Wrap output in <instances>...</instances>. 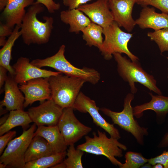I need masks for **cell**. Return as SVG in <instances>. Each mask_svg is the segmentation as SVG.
Wrapping results in <instances>:
<instances>
[{
	"instance_id": "obj_1",
	"label": "cell",
	"mask_w": 168,
	"mask_h": 168,
	"mask_svg": "<svg viewBox=\"0 0 168 168\" xmlns=\"http://www.w3.org/2000/svg\"><path fill=\"white\" fill-rule=\"evenodd\" d=\"M44 10L43 5L35 2L26 12L20 30L23 42L26 44H42L49 41L54 20L52 17L46 16L43 17L44 22L38 19L37 15Z\"/></svg>"
},
{
	"instance_id": "obj_2",
	"label": "cell",
	"mask_w": 168,
	"mask_h": 168,
	"mask_svg": "<svg viewBox=\"0 0 168 168\" xmlns=\"http://www.w3.org/2000/svg\"><path fill=\"white\" fill-rule=\"evenodd\" d=\"M65 45L63 44L53 55L44 59H33L30 63L39 68H52L65 75L82 79L92 84L97 83L100 78L99 72L93 68L84 67L81 69L74 66L65 57Z\"/></svg>"
},
{
	"instance_id": "obj_3",
	"label": "cell",
	"mask_w": 168,
	"mask_h": 168,
	"mask_svg": "<svg viewBox=\"0 0 168 168\" xmlns=\"http://www.w3.org/2000/svg\"><path fill=\"white\" fill-rule=\"evenodd\" d=\"M117 63V71L120 76L128 82L131 93H136L137 89L135 82L139 83L158 95L162 93L156 85V81L154 77L148 73L141 67L138 61H133L123 56L121 54H113Z\"/></svg>"
},
{
	"instance_id": "obj_4",
	"label": "cell",
	"mask_w": 168,
	"mask_h": 168,
	"mask_svg": "<svg viewBox=\"0 0 168 168\" xmlns=\"http://www.w3.org/2000/svg\"><path fill=\"white\" fill-rule=\"evenodd\" d=\"M93 135L92 138L86 136L85 142L78 145L77 148L88 153L104 156L113 164L120 168L123 164L115 157H122V150H126L127 147L117 139L111 137L108 138L105 132L99 130H97V135L95 132Z\"/></svg>"
},
{
	"instance_id": "obj_5",
	"label": "cell",
	"mask_w": 168,
	"mask_h": 168,
	"mask_svg": "<svg viewBox=\"0 0 168 168\" xmlns=\"http://www.w3.org/2000/svg\"><path fill=\"white\" fill-rule=\"evenodd\" d=\"M62 74L48 78L51 99L63 109L72 107L86 82L79 78Z\"/></svg>"
},
{
	"instance_id": "obj_6",
	"label": "cell",
	"mask_w": 168,
	"mask_h": 168,
	"mask_svg": "<svg viewBox=\"0 0 168 168\" xmlns=\"http://www.w3.org/2000/svg\"><path fill=\"white\" fill-rule=\"evenodd\" d=\"M114 21L109 26L103 28L105 39L101 47L99 49L105 59L112 58L115 53L127 55L133 61H138L139 59L129 50L128 42L133 34L121 30Z\"/></svg>"
},
{
	"instance_id": "obj_7",
	"label": "cell",
	"mask_w": 168,
	"mask_h": 168,
	"mask_svg": "<svg viewBox=\"0 0 168 168\" xmlns=\"http://www.w3.org/2000/svg\"><path fill=\"white\" fill-rule=\"evenodd\" d=\"M134 98V95L132 93L127 94L124 99L123 109L121 112L114 111L105 108L100 110L111 118L114 124L131 133L139 144L143 145L144 136L147 135L148 132L147 128L140 126L134 118L133 108L131 105Z\"/></svg>"
},
{
	"instance_id": "obj_8",
	"label": "cell",
	"mask_w": 168,
	"mask_h": 168,
	"mask_svg": "<svg viewBox=\"0 0 168 168\" xmlns=\"http://www.w3.org/2000/svg\"><path fill=\"white\" fill-rule=\"evenodd\" d=\"M36 126L34 124L9 142L0 157V163L8 167L25 168V154L34 136Z\"/></svg>"
},
{
	"instance_id": "obj_9",
	"label": "cell",
	"mask_w": 168,
	"mask_h": 168,
	"mask_svg": "<svg viewBox=\"0 0 168 168\" xmlns=\"http://www.w3.org/2000/svg\"><path fill=\"white\" fill-rule=\"evenodd\" d=\"M72 107L63 109L57 125L67 145L74 144L92 130L76 117Z\"/></svg>"
},
{
	"instance_id": "obj_10",
	"label": "cell",
	"mask_w": 168,
	"mask_h": 168,
	"mask_svg": "<svg viewBox=\"0 0 168 168\" xmlns=\"http://www.w3.org/2000/svg\"><path fill=\"white\" fill-rule=\"evenodd\" d=\"M74 110L84 113H88L92 117L93 122L102 128L112 137L118 140L121 138L119 130L113 124L108 122L99 112L100 108L95 101L80 92L73 105Z\"/></svg>"
},
{
	"instance_id": "obj_11",
	"label": "cell",
	"mask_w": 168,
	"mask_h": 168,
	"mask_svg": "<svg viewBox=\"0 0 168 168\" xmlns=\"http://www.w3.org/2000/svg\"><path fill=\"white\" fill-rule=\"evenodd\" d=\"M63 109L51 98L27 111L32 122L37 126L57 125Z\"/></svg>"
},
{
	"instance_id": "obj_12",
	"label": "cell",
	"mask_w": 168,
	"mask_h": 168,
	"mask_svg": "<svg viewBox=\"0 0 168 168\" xmlns=\"http://www.w3.org/2000/svg\"><path fill=\"white\" fill-rule=\"evenodd\" d=\"M19 87L24 95V107L36 101L41 103L51 98L48 78H38L19 84Z\"/></svg>"
},
{
	"instance_id": "obj_13",
	"label": "cell",
	"mask_w": 168,
	"mask_h": 168,
	"mask_svg": "<svg viewBox=\"0 0 168 168\" xmlns=\"http://www.w3.org/2000/svg\"><path fill=\"white\" fill-rule=\"evenodd\" d=\"M12 67L14 71V79L18 84L35 78H49L62 73L38 68L31 63L29 58L23 57L19 58Z\"/></svg>"
},
{
	"instance_id": "obj_14",
	"label": "cell",
	"mask_w": 168,
	"mask_h": 168,
	"mask_svg": "<svg viewBox=\"0 0 168 168\" xmlns=\"http://www.w3.org/2000/svg\"><path fill=\"white\" fill-rule=\"evenodd\" d=\"M136 0H109V6L114 21L119 27L131 32L136 25L132 16L134 5Z\"/></svg>"
},
{
	"instance_id": "obj_15",
	"label": "cell",
	"mask_w": 168,
	"mask_h": 168,
	"mask_svg": "<svg viewBox=\"0 0 168 168\" xmlns=\"http://www.w3.org/2000/svg\"><path fill=\"white\" fill-rule=\"evenodd\" d=\"M77 9L85 14L91 22L103 28L114 21L108 0H97L90 4L81 5Z\"/></svg>"
},
{
	"instance_id": "obj_16",
	"label": "cell",
	"mask_w": 168,
	"mask_h": 168,
	"mask_svg": "<svg viewBox=\"0 0 168 168\" xmlns=\"http://www.w3.org/2000/svg\"><path fill=\"white\" fill-rule=\"evenodd\" d=\"M14 76L9 73L4 85L5 95L0 102V107L4 106L9 111L23 109L25 98Z\"/></svg>"
},
{
	"instance_id": "obj_17",
	"label": "cell",
	"mask_w": 168,
	"mask_h": 168,
	"mask_svg": "<svg viewBox=\"0 0 168 168\" xmlns=\"http://www.w3.org/2000/svg\"><path fill=\"white\" fill-rule=\"evenodd\" d=\"M135 21L136 25L142 29L149 28L157 30L168 28V14L157 13L153 7L147 6L144 7Z\"/></svg>"
},
{
	"instance_id": "obj_18",
	"label": "cell",
	"mask_w": 168,
	"mask_h": 168,
	"mask_svg": "<svg viewBox=\"0 0 168 168\" xmlns=\"http://www.w3.org/2000/svg\"><path fill=\"white\" fill-rule=\"evenodd\" d=\"M34 133L35 136H39L44 138L51 147L54 153L66 152L67 145L57 125L40 126Z\"/></svg>"
},
{
	"instance_id": "obj_19",
	"label": "cell",
	"mask_w": 168,
	"mask_h": 168,
	"mask_svg": "<svg viewBox=\"0 0 168 168\" xmlns=\"http://www.w3.org/2000/svg\"><path fill=\"white\" fill-rule=\"evenodd\" d=\"M149 94L152 98L149 102L133 108L134 116L137 118H140L142 116L143 111L151 110L156 112L157 117L164 119L168 113V97L154 95L151 92Z\"/></svg>"
},
{
	"instance_id": "obj_20",
	"label": "cell",
	"mask_w": 168,
	"mask_h": 168,
	"mask_svg": "<svg viewBox=\"0 0 168 168\" xmlns=\"http://www.w3.org/2000/svg\"><path fill=\"white\" fill-rule=\"evenodd\" d=\"M61 21L69 25V31L78 34L91 22V20L84 13L77 9L63 11L60 13Z\"/></svg>"
},
{
	"instance_id": "obj_21",
	"label": "cell",
	"mask_w": 168,
	"mask_h": 168,
	"mask_svg": "<svg viewBox=\"0 0 168 168\" xmlns=\"http://www.w3.org/2000/svg\"><path fill=\"white\" fill-rule=\"evenodd\" d=\"M50 146L43 137L35 136L32 139L25 153L26 163L54 154Z\"/></svg>"
},
{
	"instance_id": "obj_22",
	"label": "cell",
	"mask_w": 168,
	"mask_h": 168,
	"mask_svg": "<svg viewBox=\"0 0 168 168\" xmlns=\"http://www.w3.org/2000/svg\"><path fill=\"white\" fill-rule=\"evenodd\" d=\"M32 122L27 112L22 110L10 111L5 122L0 127V135L1 136L18 126L26 128Z\"/></svg>"
},
{
	"instance_id": "obj_23",
	"label": "cell",
	"mask_w": 168,
	"mask_h": 168,
	"mask_svg": "<svg viewBox=\"0 0 168 168\" xmlns=\"http://www.w3.org/2000/svg\"><path fill=\"white\" fill-rule=\"evenodd\" d=\"M26 12L24 7L13 0H9L2 13L5 23L12 29L15 25L20 26Z\"/></svg>"
},
{
	"instance_id": "obj_24",
	"label": "cell",
	"mask_w": 168,
	"mask_h": 168,
	"mask_svg": "<svg viewBox=\"0 0 168 168\" xmlns=\"http://www.w3.org/2000/svg\"><path fill=\"white\" fill-rule=\"evenodd\" d=\"M20 30V26H16L6 43L0 50V66L6 68L9 73L14 76V70L10 65V62L12 59V47L16 40L21 36Z\"/></svg>"
},
{
	"instance_id": "obj_25",
	"label": "cell",
	"mask_w": 168,
	"mask_h": 168,
	"mask_svg": "<svg viewBox=\"0 0 168 168\" xmlns=\"http://www.w3.org/2000/svg\"><path fill=\"white\" fill-rule=\"evenodd\" d=\"M82 32L86 45L90 47L93 46L99 49L101 47L103 42L102 36L103 29L102 27L91 22Z\"/></svg>"
},
{
	"instance_id": "obj_26",
	"label": "cell",
	"mask_w": 168,
	"mask_h": 168,
	"mask_svg": "<svg viewBox=\"0 0 168 168\" xmlns=\"http://www.w3.org/2000/svg\"><path fill=\"white\" fill-rule=\"evenodd\" d=\"M67 152L54 153L27 162L25 168H51L62 161L66 156Z\"/></svg>"
},
{
	"instance_id": "obj_27",
	"label": "cell",
	"mask_w": 168,
	"mask_h": 168,
	"mask_svg": "<svg viewBox=\"0 0 168 168\" xmlns=\"http://www.w3.org/2000/svg\"><path fill=\"white\" fill-rule=\"evenodd\" d=\"M66 153L67 158L63 160L66 168H82V158L84 152L75 148L74 144L69 146Z\"/></svg>"
},
{
	"instance_id": "obj_28",
	"label": "cell",
	"mask_w": 168,
	"mask_h": 168,
	"mask_svg": "<svg viewBox=\"0 0 168 168\" xmlns=\"http://www.w3.org/2000/svg\"><path fill=\"white\" fill-rule=\"evenodd\" d=\"M147 35L151 40L156 43L161 53L168 51V28L149 32Z\"/></svg>"
},
{
	"instance_id": "obj_29",
	"label": "cell",
	"mask_w": 168,
	"mask_h": 168,
	"mask_svg": "<svg viewBox=\"0 0 168 168\" xmlns=\"http://www.w3.org/2000/svg\"><path fill=\"white\" fill-rule=\"evenodd\" d=\"M124 157L125 162L120 168H140L148 161V159L144 157L141 153L133 152H127Z\"/></svg>"
},
{
	"instance_id": "obj_30",
	"label": "cell",
	"mask_w": 168,
	"mask_h": 168,
	"mask_svg": "<svg viewBox=\"0 0 168 168\" xmlns=\"http://www.w3.org/2000/svg\"><path fill=\"white\" fill-rule=\"evenodd\" d=\"M141 5L144 6L151 5L168 14V0H143Z\"/></svg>"
},
{
	"instance_id": "obj_31",
	"label": "cell",
	"mask_w": 168,
	"mask_h": 168,
	"mask_svg": "<svg viewBox=\"0 0 168 168\" xmlns=\"http://www.w3.org/2000/svg\"><path fill=\"white\" fill-rule=\"evenodd\" d=\"M148 162L152 165L157 163L162 164L164 168H168V151H164L161 155L148 159Z\"/></svg>"
},
{
	"instance_id": "obj_32",
	"label": "cell",
	"mask_w": 168,
	"mask_h": 168,
	"mask_svg": "<svg viewBox=\"0 0 168 168\" xmlns=\"http://www.w3.org/2000/svg\"><path fill=\"white\" fill-rule=\"evenodd\" d=\"M16 132L15 131H10L0 137V155L3 152L6 146L16 136Z\"/></svg>"
},
{
	"instance_id": "obj_33",
	"label": "cell",
	"mask_w": 168,
	"mask_h": 168,
	"mask_svg": "<svg viewBox=\"0 0 168 168\" xmlns=\"http://www.w3.org/2000/svg\"><path fill=\"white\" fill-rule=\"evenodd\" d=\"M35 2L41 4L45 7L50 13H53L59 10L60 6L59 3H56L53 0H37Z\"/></svg>"
},
{
	"instance_id": "obj_34",
	"label": "cell",
	"mask_w": 168,
	"mask_h": 168,
	"mask_svg": "<svg viewBox=\"0 0 168 168\" xmlns=\"http://www.w3.org/2000/svg\"><path fill=\"white\" fill-rule=\"evenodd\" d=\"M63 4L68 9H77L81 5L85 4L92 0H62Z\"/></svg>"
},
{
	"instance_id": "obj_35",
	"label": "cell",
	"mask_w": 168,
	"mask_h": 168,
	"mask_svg": "<svg viewBox=\"0 0 168 168\" xmlns=\"http://www.w3.org/2000/svg\"><path fill=\"white\" fill-rule=\"evenodd\" d=\"M5 23L1 21L0 24V37H6L10 36L12 34L13 30Z\"/></svg>"
},
{
	"instance_id": "obj_36",
	"label": "cell",
	"mask_w": 168,
	"mask_h": 168,
	"mask_svg": "<svg viewBox=\"0 0 168 168\" xmlns=\"http://www.w3.org/2000/svg\"><path fill=\"white\" fill-rule=\"evenodd\" d=\"M8 70L3 66H0V89L1 90L7 78Z\"/></svg>"
},
{
	"instance_id": "obj_37",
	"label": "cell",
	"mask_w": 168,
	"mask_h": 168,
	"mask_svg": "<svg viewBox=\"0 0 168 168\" xmlns=\"http://www.w3.org/2000/svg\"><path fill=\"white\" fill-rule=\"evenodd\" d=\"M25 8L32 5L34 0H13Z\"/></svg>"
},
{
	"instance_id": "obj_38",
	"label": "cell",
	"mask_w": 168,
	"mask_h": 168,
	"mask_svg": "<svg viewBox=\"0 0 168 168\" xmlns=\"http://www.w3.org/2000/svg\"><path fill=\"white\" fill-rule=\"evenodd\" d=\"M168 147V132L165 135L158 145L159 147Z\"/></svg>"
},
{
	"instance_id": "obj_39",
	"label": "cell",
	"mask_w": 168,
	"mask_h": 168,
	"mask_svg": "<svg viewBox=\"0 0 168 168\" xmlns=\"http://www.w3.org/2000/svg\"><path fill=\"white\" fill-rule=\"evenodd\" d=\"M9 0H0V10H3L6 7Z\"/></svg>"
},
{
	"instance_id": "obj_40",
	"label": "cell",
	"mask_w": 168,
	"mask_h": 168,
	"mask_svg": "<svg viewBox=\"0 0 168 168\" xmlns=\"http://www.w3.org/2000/svg\"><path fill=\"white\" fill-rule=\"evenodd\" d=\"M51 168H66V166L63 161L51 167Z\"/></svg>"
},
{
	"instance_id": "obj_41",
	"label": "cell",
	"mask_w": 168,
	"mask_h": 168,
	"mask_svg": "<svg viewBox=\"0 0 168 168\" xmlns=\"http://www.w3.org/2000/svg\"><path fill=\"white\" fill-rule=\"evenodd\" d=\"M6 37H0V46H3L7 42Z\"/></svg>"
},
{
	"instance_id": "obj_42",
	"label": "cell",
	"mask_w": 168,
	"mask_h": 168,
	"mask_svg": "<svg viewBox=\"0 0 168 168\" xmlns=\"http://www.w3.org/2000/svg\"><path fill=\"white\" fill-rule=\"evenodd\" d=\"M149 163H146L142 166L140 168H151L152 166Z\"/></svg>"
},
{
	"instance_id": "obj_43",
	"label": "cell",
	"mask_w": 168,
	"mask_h": 168,
	"mask_svg": "<svg viewBox=\"0 0 168 168\" xmlns=\"http://www.w3.org/2000/svg\"><path fill=\"white\" fill-rule=\"evenodd\" d=\"M152 168H164L163 166L160 163H157L152 166Z\"/></svg>"
},
{
	"instance_id": "obj_44",
	"label": "cell",
	"mask_w": 168,
	"mask_h": 168,
	"mask_svg": "<svg viewBox=\"0 0 168 168\" xmlns=\"http://www.w3.org/2000/svg\"><path fill=\"white\" fill-rule=\"evenodd\" d=\"M7 166L6 165L2 163H0V168H4L6 167Z\"/></svg>"
},
{
	"instance_id": "obj_45",
	"label": "cell",
	"mask_w": 168,
	"mask_h": 168,
	"mask_svg": "<svg viewBox=\"0 0 168 168\" xmlns=\"http://www.w3.org/2000/svg\"><path fill=\"white\" fill-rule=\"evenodd\" d=\"M143 0H136L137 3L138 4H141Z\"/></svg>"
},
{
	"instance_id": "obj_46",
	"label": "cell",
	"mask_w": 168,
	"mask_h": 168,
	"mask_svg": "<svg viewBox=\"0 0 168 168\" xmlns=\"http://www.w3.org/2000/svg\"><path fill=\"white\" fill-rule=\"evenodd\" d=\"M167 70H168V68H167ZM167 78H168V76H167Z\"/></svg>"
},
{
	"instance_id": "obj_47",
	"label": "cell",
	"mask_w": 168,
	"mask_h": 168,
	"mask_svg": "<svg viewBox=\"0 0 168 168\" xmlns=\"http://www.w3.org/2000/svg\"></svg>"
}]
</instances>
